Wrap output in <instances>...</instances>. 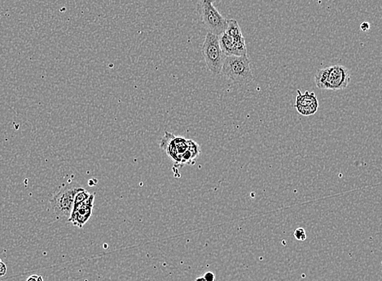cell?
Returning a JSON list of instances; mask_svg holds the SVG:
<instances>
[{"instance_id":"1","label":"cell","mask_w":382,"mask_h":281,"mask_svg":"<svg viewBox=\"0 0 382 281\" xmlns=\"http://www.w3.org/2000/svg\"><path fill=\"white\" fill-rule=\"evenodd\" d=\"M216 0H199L197 9L200 20L209 33L219 36L226 31L228 20L214 6Z\"/></svg>"},{"instance_id":"2","label":"cell","mask_w":382,"mask_h":281,"mask_svg":"<svg viewBox=\"0 0 382 281\" xmlns=\"http://www.w3.org/2000/svg\"><path fill=\"white\" fill-rule=\"evenodd\" d=\"M250 58L243 56H225L221 73L231 82L245 85L254 78Z\"/></svg>"},{"instance_id":"3","label":"cell","mask_w":382,"mask_h":281,"mask_svg":"<svg viewBox=\"0 0 382 281\" xmlns=\"http://www.w3.org/2000/svg\"><path fill=\"white\" fill-rule=\"evenodd\" d=\"M202 53L209 71L214 75L221 73L225 55L220 47L219 36L208 32L202 45Z\"/></svg>"},{"instance_id":"4","label":"cell","mask_w":382,"mask_h":281,"mask_svg":"<svg viewBox=\"0 0 382 281\" xmlns=\"http://www.w3.org/2000/svg\"><path fill=\"white\" fill-rule=\"evenodd\" d=\"M83 188L77 184L63 186L51 199V205L55 214L69 219L74 208L75 196Z\"/></svg>"},{"instance_id":"5","label":"cell","mask_w":382,"mask_h":281,"mask_svg":"<svg viewBox=\"0 0 382 281\" xmlns=\"http://www.w3.org/2000/svg\"><path fill=\"white\" fill-rule=\"evenodd\" d=\"M161 147L177 164L183 165V158L188 150V140L176 138L166 132L161 140Z\"/></svg>"},{"instance_id":"6","label":"cell","mask_w":382,"mask_h":281,"mask_svg":"<svg viewBox=\"0 0 382 281\" xmlns=\"http://www.w3.org/2000/svg\"><path fill=\"white\" fill-rule=\"evenodd\" d=\"M328 77L326 90L328 91H340L344 90L351 81L350 71L341 65H333L328 67Z\"/></svg>"},{"instance_id":"7","label":"cell","mask_w":382,"mask_h":281,"mask_svg":"<svg viewBox=\"0 0 382 281\" xmlns=\"http://www.w3.org/2000/svg\"><path fill=\"white\" fill-rule=\"evenodd\" d=\"M219 40L222 51L225 56L247 55L245 37L233 38L227 34L226 32H224L219 36Z\"/></svg>"},{"instance_id":"8","label":"cell","mask_w":382,"mask_h":281,"mask_svg":"<svg viewBox=\"0 0 382 281\" xmlns=\"http://www.w3.org/2000/svg\"><path fill=\"white\" fill-rule=\"evenodd\" d=\"M94 201L95 194L92 193L89 198L82 203L74 206L69 221L71 222L75 226L82 228L92 216Z\"/></svg>"},{"instance_id":"9","label":"cell","mask_w":382,"mask_h":281,"mask_svg":"<svg viewBox=\"0 0 382 281\" xmlns=\"http://www.w3.org/2000/svg\"><path fill=\"white\" fill-rule=\"evenodd\" d=\"M298 95L296 96L295 107L298 113L304 117L312 116L317 112L319 108V102L314 92L310 93L306 91L305 94L301 93L298 90Z\"/></svg>"},{"instance_id":"10","label":"cell","mask_w":382,"mask_h":281,"mask_svg":"<svg viewBox=\"0 0 382 281\" xmlns=\"http://www.w3.org/2000/svg\"><path fill=\"white\" fill-rule=\"evenodd\" d=\"M328 69L320 70L316 72L315 76V85L320 90H326L327 85Z\"/></svg>"},{"instance_id":"11","label":"cell","mask_w":382,"mask_h":281,"mask_svg":"<svg viewBox=\"0 0 382 281\" xmlns=\"http://www.w3.org/2000/svg\"><path fill=\"white\" fill-rule=\"evenodd\" d=\"M91 194H92V193H89V192L86 190L85 188H83L82 190L79 191V192L76 194V196H75L74 206L77 205L78 203H82L83 201H85L86 199L89 198Z\"/></svg>"},{"instance_id":"12","label":"cell","mask_w":382,"mask_h":281,"mask_svg":"<svg viewBox=\"0 0 382 281\" xmlns=\"http://www.w3.org/2000/svg\"><path fill=\"white\" fill-rule=\"evenodd\" d=\"M294 237L298 241H303L306 239V234L305 229L303 228H298L294 231Z\"/></svg>"},{"instance_id":"13","label":"cell","mask_w":382,"mask_h":281,"mask_svg":"<svg viewBox=\"0 0 382 281\" xmlns=\"http://www.w3.org/2000/svg\"><path fill=\"white\" fill-rule=\"evenodd\" d=\"M7 273V267L4 262H2V260L0 259V277H2L5 276Z\"/></svg>"},{"instance_id":"14","label":"cell","mask_w":382,"mask_h":281,"mask_svg":"<svg viewBox=\"0 0 382 281\" xmlns=\"http://www.w3.org/2000/svg\"><path fill=\"white\" fill-rule=\"evenodd\" d=\"M203 277L206 281H215V275L211 272H206Z\"/></svg>"},{"instance_id":"15","label":"cell","mask_w":382,"mask_h":281,"mask_svg":"<svg viewBox=\"0 0 382 281\" xmlns=\"http://www.w3.org/2000/svg\"><path fill=\"white\" fill-rule=\"evenodd\" d=\"M360 29L362 31L367 32L368 29H370V24H369V23H368V22H363V23L360 24Z\"/></svg>"},{"instance_id":"16","label":"cell","mask_w":382,"mask_h":281,"mask_svg":"<svg viewBox=\"0 0 382 281\" xmlns=\"http://www.w3.org/2000/svg\"><path fill=\"white\" fill-rule=\"evenodd\" d=\"M26 281H43V279L40 276H31L27 279Z\"/></svg>"},{"instance_id":"17","label":"cell","mask_w":382,"mask_h":281,"mask_svg":"<svg viewBox=\"0 0 382 281\" xmlns=\"http://www.w3.org/2000/svg\"><path fill=\"white\" fill-rule=\"evenodd\" d=\"M196 281H206L205 280H204V277H198V278H197V280H196Z\"/></svg>"}]
</instances>
